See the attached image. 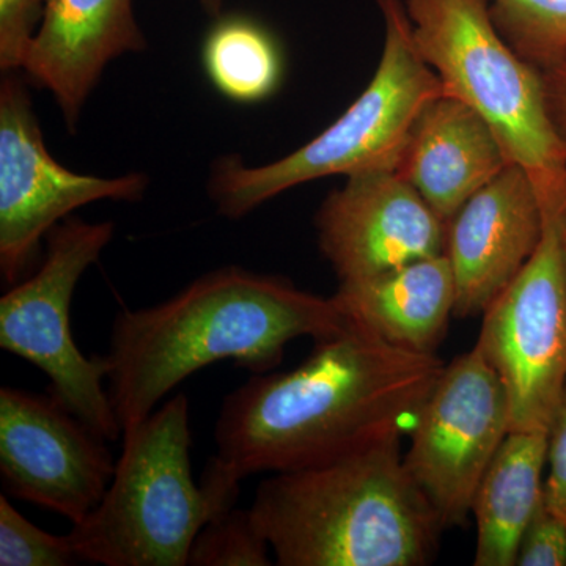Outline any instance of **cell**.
I'll use <instances>...</instances> for the list:
<instances>
[{"mask_svg": "<svg viewBox=\"0 0 566 566\" xmlns=\"http://www.w3.org/2000/svg\"><path fill=\"white\" fill-rule=\"evenodd\" d=\"M546 465V431H510L472 501L475 566H515L521 535L545 499Z\"/></svg>", "mask_w": 566, "mask_h": 566, "instance_id": "obj_17", "label": "cell"}, {"mask_svg": "<svg viewBox=\"0 0 566 566\" xmlns=\"http://www.w3.org/2000/svg\"><path fill=\"white\" fill-rule=\"evenodd\" d=\"M199 3L210 17H218L221 13L223 0H199Z\"/></svg>", "mask_w": 566, "mask_h": 566, "instance_id": "obj_26", "label": "cell"}, {"mask_svg": "<svg viewBox=\"0 0 566 566\" xmlns=\"http://www.w3.org/2000/svg\"><path fill=\"white\" fill-rule=\"evenodd\" d=\"M346 178L315 216L319 251L338 281L444 255L449 223L395 170Z\"/></svg>", "mask_w": 566, "mask_h": 566, "instance_id": "obj_12", "label": "cell"}, {"mask_svg": "<svg viewBox=\"0 0 566 566\" xmlns=\"http://www.w3.org/2000/svg\"><path fill=\"white\" fill-rule=\"evenodd\" d=\"M106 439L52 395L0 389V475L14 497L77 524L115 472Z\"/></svg>", "mask_w": 566, "mask_h": 566, "instance_id": "obj_11", "label": "cell"}, {"mask_svg": "<svg viewBox=\"0 0 566 566\" xmlns=\"http://www.w3.org/2000/svg\"><path fill=\"white\" fill-rule=\"evenodd\" d=\"M346 324L333 296L240 266L211 271L153 307L126 308L104 354L122 430L147 419L167 394L208 365L233 360L253 375L268 374L290 342L318 340Z\"/></svg>", "mask_w": 566, "mask_h": 566, "instance_id": "obj_2", "label": "cell"}, {"mask_svg": "<svg viewBox=\"0 0 566 566\" xmlns=\"http://www.w3.org/2000/svg\"><path fill=\"white\" fill-rule=\"evenodd\" d=\"M122 455L99 504L70 531L82 562L186 566L193 539L233 509L241 479L216 457L196 483L186 395L123 431Z\"/></svg>", "mask_w": 566, "mask_h": 566, "instance_id": "obj_4", "label": "cell"}, {"mask_svg": "<svg viewBox=\"0 0 566 566\" xmlns=\"http://www.w3.org/2000/svg\"><path fill=\"white\" fill-rule=\"evenodd\" d=\"M82 558L70 535H52L0 495V566H69Z\"/></svg>", "mask_w": 566, "mask_h": 566, "instance_id": "obj_21", "label": "cell"}, {"mask_svg": "<svg viewBox=\"0 0 566 566\" xmlns=\"http://www.w3.org/2000/svg\"><path fill=\"white\" fill-rule=\"evenodd\" d=\"M542 71L547 112L566 155V55Z\"/></svg>", "mask_w": 566, "mask_h": 566, "instance_id": "obj_25", "label": "cell"}, {"mask_svg": "<svg viewBox=\"0 0 566 566\" xmlns=\"http://www.w3.org/2000/svg\"><path fill=\"white\" fill-rule=\"evenodd\" d=\"M515 566H566V521L547 509L545 499L521 535Z\"/></svg>", "mask_w": 566, "mask_h": 566, "instance_id": "obj_23", "label": "cell"}, {"mask_svg": "<svg viewBox=\"0 0 566 566\" xmlns=\"http://www.w3.org/2000/svg\"><path fill=\"white\" fill-rule=\"evenodd\" d=\"M491 18L520 57L545 70L566 55V0H490Z\"/></svg>", "mask_w": 566, "mask_h": 566, "instance_id": "obj_19", "label": "cell"}, {"mask_svg": "<svg viewBox=\"0 0 566 566\" xmlns=\"http://www.w3.org/2000/svg\"><path fill=\"white\" fill-rule=\"evenodd\" d=\"M144 174L93 177L66 169L44 144L31 93L7 73L0 85V271L14 285L39 253L41 240L71 212L98 200L137 202Z\"/></svg>", "mask_w": 566, "mask_h": 566, "instance_id": "obj_10", "label": "cell"}, {"mask_svg": "<svg viewBox=\"0 0 566 566\" xmlns=\"http://www.w3.org/2000/svg\"><path fill=\"white\" fill-rule=\"evenodd\" d=\"M446 364L348 322L281 374H256L227 395L216 458L238 479L324 463L411 430Z\"/></svg>", "mask_w": 566, "mask_h": 566, "instance_id": "obj_1", "label": "cell"}, {"mask_svg": "<svg viewBox=\"0 0 566 566\" xmlns=\"http://www.w3.org/2000/svg\"><path fill=\"white\" fill-rule=\"evenodd\" d=\"M512 159L471 106L439 93L419 112L395 172L447 223Z\"/></svg>", "mask_w": 566, "mask_h": 566, "instance_id": "obj_15", "label": "cell"}, {"mask_svg": "<svg viewBox=\"0 0 566 566\" xmlns=\"http://www.w3.org/2000/svg\"><path fill=\"white\" fill-rule=\"evenodd\" d=\"M114 238V223L66 218L46 237V256L0 300V348L50 378L51 395L106 441L123 430L112 406L106 356L82 354L71 333V301L85 271Z\"/></svg>", "mask_w": 566, "mask_h": 566, "instance_id": "obj_7", "label": "cell"}, {"mask_svg": "<svg viewBox=\"0 0 566 566\" xmlns=\"http://www.w3.org/2000/svg\"><path fill=\"white\" fill-rule=\"evenodd\" d=\"M145 48L133 0H46L24 71L51 92L74 132L106 66Z\"/></svg>", "mask_w": 566, "mask_h": 566, "instance_id": "obj_14", "label": "cell"}, {"mask_svg": "<svg viewBox=\"0 0 566 566\" xmlns=\"http://www.w3.org/2000/svg\"><path fill=\"white\" fill-rule=\"evenodd\" d=\"M270 543L253 523L251 510L230 509L205 524L193 539L188 565L268 566Z\"/></svg>", "mask_w": 566, "mask_h": 566, "instance_id": "obj_20", "label": "cell"}, {"mask_svg": "<svg viewBox=\"0 0 566 566\" xmlns=\"http://www.w3.org/2000/svg\"><path fill=\"white\" fill-rule=\"evenodd\" d=\"M545 210L526 266L483 312L476 346L501 378L512 431H546L566 386V210Z\"/></svg>", "mask_w": 566, "mask_h": 566, "instance_id": "obj_8", "label": "cell"}, {"mask_svg": "<svg viewBox=\"0 0 566 566\" xmlns=\"http://www.w3.org/2000/svg\"><path fill=\"white\" fill-rule=\"evenodd\" d=\"M545 210L534 181L506 166L447 226L446 255L457 289V318L482 315L534 255Z\"/></svg>", "mask_w": 566, "mask_h": 566, "instance_id": "obj_13", "label": "cell"}, {"mask_svg": "<svg viewBox=\"0 0 566 566\" xmlns=\"http://www.w3.org/2000/svg\"><path fill=\"white\" fill-rule=\"evenodd\" d=\"M564 241H565V252H566V214L564 218Z\"/></svg>", "mask_w": 566, "mask_h": 566, "instance_id": "obj_27", "label": "cell"}, {"mask_svg": "<svg viewBox=\"0 0 566 566\" xmlns=\"http://www.w3.org/2000/svg\"><path fill=\"white\" fill-rule=\"evenodd\" d=\"M333 300L348 322L400 348L436 353L455 316L457 289L447 255L340 282Z\"/></svg>", "mask_w": 566, "mask_h": 566, "instance_id": "obj_16", "label": "cell"}, {"mask_svg": "<svg viewBox=\"0 0 566 566\" xmlns=\"http://www.w3.org/2000/svg\"><path fill=\"white\" fill-rule=\"evenodd\" d=\"M385 46L364 92L322 134L266 166L223 156L212 166L208 192L219 214L241 219L304 182L395 170L419 112L442 93L412 36L405 0H378Z\"/></svg>", "mask_w": 566, "mask_h": 566, "instance_id": "obj_5", "label": "cell"}, {"mask_svg": "<svg viewBox=\"0 0 566 566\" xmlns=\"http://www.w3.org/2000/svg\"><path fill=\"white\" fill-rule=\"evenodd\" d=\"M202 62L216 91L234 103L263 102L282 81L277 41L248 18L219 21L205 39Z\"/></svg>", "mask_w": 566, "mask_h": 566, "instance_id": "obj_18", "label": "cell"}, {"mask_svg": "<svg viewBox=\"0 0 566 566\" xmlns=\"http://www.w3.org/2000/svg\"><path fill=\"white\" fill-rule=\"evenodd\" d=\"M401 439L263 480L249 510L275 564H430L444 527L406 468Z\"/></svg>", "mask_w": 566, "mask_h": 566, "instance_id": "obj_3", "label": "cell"}, {"mask_svg": "<svg viewBox=\"0 0 566 566\" xmlns=\"http://www.w3.org/2000/svg\"><path fill=\"white\" fill-rule=\"evenodd\" d=\"M512 431L501 378L479 346L446 365L411 428L405 464L446 528L471 516L480 480Z\"/></svg>", "mask_w": 566, "mask_h": 566, "instance_id": "obj_9", "label": "cell"}, {"mask_svg": "<svg viewBox=\"0 0 566 566\" xmlns=\"http://www.w3.org/2000/svg\"><path fill=\"white\" fill-rule=\"evenodd\" d=\"M423 61L486 120L512 163L534 181L543 208L566 210V155L547 112L542 71L502 39L490 0H405Z\"/></svg>", "mask_w": 566, "mask_h": 566, "instance_id": "obj_6", "label": "cell"}, {"mask_svg": "<svg viewBox=\"0 0 566 566\" xmlns=\"http://www.w3.org/2000/svg\"><path fill=\"white\" fill-rule=\"evenodd\" d=\"M46 0H0V70H24Z\"/></svg>", "mask_w": 566, "mask_h": 566, "instance_id": "obj_22", "label": "cell"}, {"mask_svg": "<svg viewBox=\"0 0 566 566\" xmlns=\"http://www.w3.org/2000/svg\"><path fill=\"white\" fill-rule=\"evenodd\" d=\"M545 504L566 521V386L556 415L547 428V476Z\"/></svg>", "mask_w": 566, "mask_h": 566, "instance_id": "obj_24", "label": "cell"}]
</instances>
